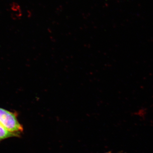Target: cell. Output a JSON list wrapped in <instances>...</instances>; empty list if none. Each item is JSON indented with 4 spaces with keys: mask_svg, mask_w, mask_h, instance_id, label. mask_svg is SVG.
Returning a JSON list of instances; mask_svg holds the SVG:
<instances>
[{
    "mask_svg": "<svg viewBox=\"0 0 153 153\" xmlns=\"http://www.w3.org/2000/svg\"><path fill=\"white\" fill-rule=\"evenodd\" d=\"M0 124L7 130L20 136L24 131L23 126L20 123L17 115L14 113L0 108Z\"/></svg>",
    "mask_w": 153,
    "mask_h": 153,
    "instance_id": "cell-1",
    "label": "cell"
},
{
    "mask_svg": "<svg viewBox=\"0 0 153 153\" xmlns=\"http://www.w3.org/2000/svg\"><path fill=\"white\" fill-rule=\"evenodd\" d=\"M18 137L19 136L9 131L0 124V142L3 140L9 138Z\"/></svg>",
    "mask_w": 153,
    "mask_h": 153,
    "instance_id": "cell-2",
    "label": "cell"
}]
</instances>
